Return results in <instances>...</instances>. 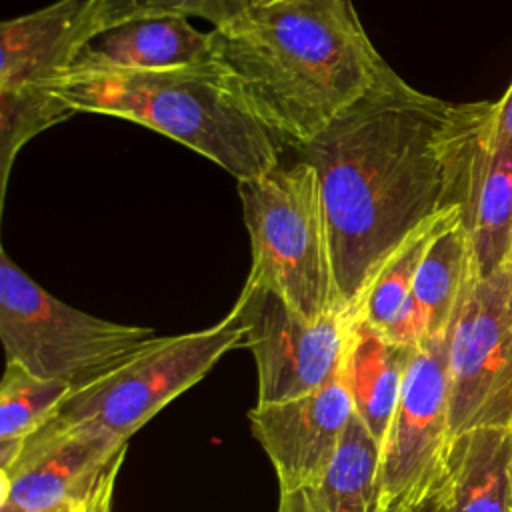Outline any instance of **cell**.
<instances>
[{"label": "cell", "mask_w": 512, "mask_h": 512, "mask_svg": "<svg viewBox=\"0 0 512 512\" xmlns=\"http://www.w3.org/2000/svg\"><path fill=\"white\" fill-rule=\"evenodd\" d=\"M448 110L396 76L298 148L318 176L336 286L352 318L390 254L448 210Z\"/></svg>", "instance_id": "cell-1"}, {"label": "cell", "mask_w": 512, "mask_h": 512, "mask_svg": "<svg viewBox=\"0 0 512 512\" xmlns=\"http://www.w3.org/2000/svg\"><path fill=\"white\" fill-rule=\"evenodd\" d=\"M212 58L286 146L300 148L398 74L376 52L350 0L248 8L210 30Z\"/></svg>", "instance_id": "cell-2"}, {"label": "cell", "mask_w": 512, "mask_h": 512, "mask_svg": "<svg viewBox=\"0 0 512 512\" xmlns=\"http://www.w3.org/2000/svg\"><path fill=\"white\" fill-rule=\"evenodd\" d=\"M54 94L74 112L152 128L212 160L238 182L282 162L284 144L214 58L154 72H68Z\"/></svg>", "instance_id": "cell-3"}, {"label": "cell", "mask_w": 512, "mask_h": 512, "mask_svg": "<svg viewBox=\"0 0 512 512\" xmlns=\"http://www.w3.org/2000/svg\"><path fill=\"white\" fill-rule=\"evenodd\" d=\"M238 194L252 248L248 280L308 320L348 314L336 286L316 170L300 158L280 162L262 176L240 180Z\"/></svg>", "instance_id": "cell-4"}, {"label": "cell", "mask_w": 512, "mask_h": 512, "mask_svg": "<svg viewBox=\"0 0 512 512\" xmlns=\"http://www.w3.org/2000/svg\"><path fill=\"white\" fill-rule=\"evenodd\" d=\"M244 342L246 326L234 306L208 328L154 336L106 374L72 390L50 420L60 426L100 430L128 442L164 406L198 384L224 354Z\"/></svg>", "instance_id": "cell-5"}, {"label": "cell", "mask_w": 512, "mask_h": 512, "mask_svg": "<svg viewBox=\"0 0 512 512\" xmlns=\"http://www.w3.org/2000/svg\"><path fill=\"white\" fill-rule=\"evenodd\" d=\"M154 336L148 326L104 320L58 300L0 250V340L6 364L76 390Z\"/></svg>", "instance_id": "cell-6"}, {"label": "cell", "mask_w": 512, "mask_h": 512, "mask_svg": "<svg viewBox=\"0 0 512 512\" xmlns=\"http://www.w3.org/2000/svg\"><path fill=\"white\" fill-rule=\"evenodd\" d=\"M98 0H56L0 24V188L20 148L76 114L54 90L94 32Z\"/></svg>", "instance_id": "cell-7"}, {"label": "cell", "mask_w": 512, "mask_h": 512, "mask_svg": "<svg viewBox=\"0 0 512 512\" xmlns=\"http://www.w3.org/2000/svg\"><path fill=\"white\" fill-rule=\"evenodd\" d=\"M444 200L456 208L474 268H506L512 248V142L494 126V102L450 104L444 126Z\"/></svg>", "instance_id": "cell-8"}, {"label": "cell", "mask_w": 512, "mask_h": 512, "mask_svg": "<svg viewBox=\"0 0 512 512\" xmlns=\"http://www.w3.org/2000/svg\"><path fill=\"white\" fill-rule=\"evenodd\" d=\"M452 438L476 428L512 430V310L506 272L472 268L448 328Z\"/></svg>", "instance_id": "cell-9"}, {"label": "cell", "mask_w": 512, "mask_h": 512, "mask_svg": "<svg viewBox=\"0 0 512 512\" xmlns=\"http://www.w3.org/2000/svg\"><path fill=\"white\" fill-rule=\"evenodd\" d=\"M452 442L448 332L412 350L378 458V512L420 510Z\"/></svg>", "instance_id": "cell-10"}, {"label": "cell", "mask_w": 512, "mask_h": 512, "mask_svg": "<svg viewBox=\"0 0 512 512\" xmlns=\"http://www.w3.org/2000/svg\"><path fill=\"white\" fill-rule=\"evenodd\" d=\"M234 308L246 326L244 346L256 364V404L304 396L340 374L352 316L308 320L248 278Z\"/></svg>", "instance_id": "cell-11"}, {"label": "cell", "mask_w": 512, "mask_h": 512, "mask_svg": "<svg viewBox=\"0 0 512 512\" xmlns=\"http://www.w3.org/2000/svg\"><path fill=\"white\" fill-rule=\"evenodd\" d=\"M128 442L90 428L60 426L52 420L24 438L16 460L0 470V502L24 512L60 504H88L108 470L126 456Z\"/></svg>", "instance_id": "cell-12"}, {"label": "cell", "mask_w": 512, "mask_h": 512, "mask_svg": "<svg viewBox=\"0 0 512 512\" xmlns=\"http://www.w3.org/2000/svg\"><path fill=\"white\" fill-rule=\"evenodd\" d=\"M352 418L354 404L340 374L304 396L254 404L248 412L252 436L266 452L280 492L328 472Z\"/></svg>", "instance_id": "cell-13"}, {"label": "cell", "mask_w": 512, "mask_h": 512, "mask_svg": "<svg viewBox=\"0 0 512 512\" xmlns=\"http://www.w3.org/2000/svg\"><path fill=\"white\" fill-rule=\"evenodd\" d=\"M208 60L210 32L196 30L184 16H152L90 34L68 72H154Z\"/></svg>", "instance_id": "cell-14"}, {"label": "cell", "mask_w": 512, "mask_h": 512, "mask_svg": "<svg viewBox=\"0 0 512 512\" xmlns=\"http://www.w3.org/2000/svg\"><path fill=\"white\" fill-rule=\"evenodd\" d=\"M422 512H512V430L476 428L452 438Z\"/></svg>", "instance_id": "cell-15"}, {"label": "cell", "mask_w": 512, "mask_h": 512, "mask_svg": "<svg viewBox=\"0 0 512 512\" xmlns=\"http://www.w3.org/2000/svg\"><path fill=\"white\" fill-rule=\"evenodd\" d=\"M448 210L414 230L390 254L354 314L356 320L366 322L392 344L416 348L428 338L424 316L414 298V278L422 254Z\"/></svg>", "instance_id": "cell-16"}, {"label": "cell", "mask_w": 512, "mask_h": 512, "mask_svg": "<svg viewBox=\"0 0 512 512\" xmlns=\"http://www.w3.org/2000/svg\"><path fill=\"white\" fill-rule=\"evenodd\" d=\"M412 350L388 342L366 322L354 318L340 376L352 398L356 418L378 444L396 410Z\"/></svg>", "instance_id": "cell-17"}, {"label": "cell", "mask_w": 512, "mask_h": 512, "mask_svg": "<svg viewBox=\"0 0 512 512\" xmlns=\"http://www.w3.org/2000/svg\"><path fill=\"white\" fill-rule=\"evenodd\" d=\"M378 458V440L354 414L328 472L280 492L278 512H378Z\"/></svg>", "instance_id": "cell-18"}, {"label": "cell", "mask_w": 512, "mask_h": 512, "mask_svg": "<svg viewBox=\"0 0 512 512\" xmlns=\"http://www.w3.org/2000/svg\"><path fill=\"white\" fill-rule=\"evenodd\" d=\"M472 268L468 236L456 208H450L430 238L414 278V298L424 316L428 338L448 332Z\"/></svg>", "instance_id": "cell-19"}, {"label": "cell", "mask_w": 512, "mask_h": 512, "mask_svg": "<svg viewBox=\"0 0 512 512\" xmlns=\"http://www.w3.org/2000/svg\"><path fill=\"white\" fill-rule=\"evenodd\" d=\"M72 386L32 376L16 364H6L0 382V440H24L46 424Z\"/></svg>", "instance_id": "cell-20"}, {"label": "cell", "mask_w": 512, "mask_h": 512, "mask_svg": "<svg viewBox=\"0 0 512 512\" xmlns=\"http://www.w3.org/2000/svg\"><path fill=\"white\" fill-rule=\"evenodd\" d=\"M246 10V0H98L94 32L152 16H196L208 20L214 28H220L242 16Z\"/></svg>", "instance_id": "cell-21"}, {"label": "cell", "mask_w": 512, "mask_h": 512, "mask_svg": "<svg viewBox=\"0 0 512 512\" xmlns=\"http://www.w3.org/2000/svg\"><path fill=\"white\" fill-rule=\"evenodd\" d=\"M124 462V456L108 470V474L104 476V480L100 482L98 490L94 492L86 512H112V500H114V486H116V476H118V470Z\"/></svg>", "instance_id": "cell-22"}, {"label": "cell", "mask_w": 512, "mask_h": 512, "mask_svg": "<svg viewBox=\"0 0 512 512\" xmlns=\"http://www.w3.org/2000/svg\"><path fill=\"white\" fill-rule=\"evenodd\" d=\"M494 126L502 138L512 142V82L502 98L494 102Z\"/></svg>", "instance_id": "cell-23"}, {"label": "cell", "mask_w": 512, "mask_h": 512, "mask_svg": "<svg viewBox=\"0 0 512 512\" xmlns=\"http://www.w3.org/2000/svg\"><path fill=\"white\" fill-rule=\"evenodd\" d=\"M88 504H90V502H88ZM88 504L68 502V504H60V506H54V508H48V510H42V512H86Z\"/></svg>", "instance_id": "cell-24"}, {"label": "cell", "mask_w": 512, "mask_h": 512, "mask_svg": "<svg viewBox=\"0 0 512 512\" xmlns=\"http://www.w3.org/2000/svg\"><path fill=\"white\" fill-rule=\"evenodd\" d=\"M506 282H508V294H510V310H512V248H510V256H508V262H506Z\"/></svg>", "instance_id": "cell-25"}, {"label": "cell", "mask_w": 512, "mask_h": 512, "mask_svg": "<svg viewBox=\"0 0 512 512\" xmlns=\"http://www.w3.org/2000/svg\"><path fill=\"white\" fill-rule=\"evenodd\" d=\"M246 2H248V8H262V6H274L290 0H246Z\"/></svg>", "instance_id": "cell-26"}, {"label": "cell", "mask_w": 512, "mask_h": 512, "mask_svg": "<svg viewBox=\"0 0 512 512\" xmlns=\"http://www.w3.org/2000/svg\"><path fill=\"white\" fill-rule=\"evenodd\" d=\"M396 512H422V510H396Z\"/></svg>", "instance_id": "cell-27"}]
</instances>
